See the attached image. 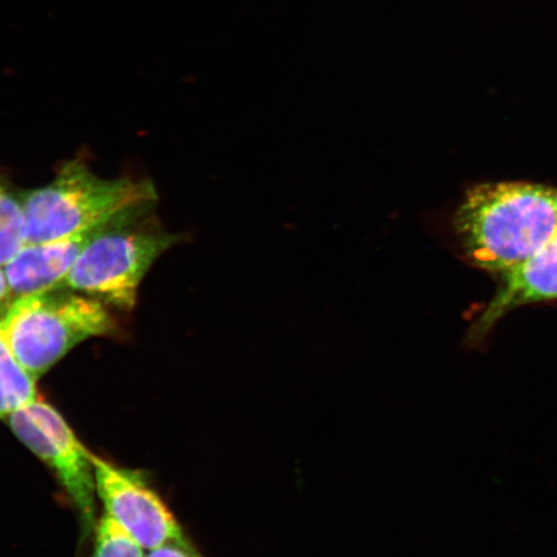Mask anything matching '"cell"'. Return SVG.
<instances>
[{
  "label": "cell",
  "instance_id": "cell-1",
  "mask_svg": "<svg viewBox=\"0 0 557 557\" xmlns=\"http://www.w3.org/2000/svg\"><path fill=\"white\" fill-rule=\"evenodd\" d=\"M466 259L503 276L557 236V189L525 181L472 187L455 214Z\"/></svg>",
  "mask_w": 557,
  "mask_h": 557
},
{
  "label": "cell",
  "instance_id": "cell-2",
  "mask_svg": "<svg viewBox=\"0 0 557 557\" xmlns=\"http://www.w3.org/2000/svg\"><path fill=\"white\" fill-rule=\"evenodd\" d=\"M156 199L150 181L104 180L86 164L69 163L50 185L23 200L27 243L58 240L86 232L134 209L150 207Z\"/></svg>",
  "mask_w": 557,
  "mask_h": 557
},
{
  "label": "cell",
  "instance_id": "cell-3",
  "mask_svg": "<svg viewBox=\"0 0 557 557\" xmlns=\"http://www.w3.org/2000/svg\"><path fill=\"white\" fill-rule=\"evenodd\" d=\"M4 319L13 352L37 380L75 346L115 331L99 299L61 288L18 297Z\"/></svg>",
  "mask_w": 557,
  "mask_h": 557
},
{
  "label": "cell",
  "instance_id": "cell-4",
  "mask_svg": "<svg viewBox=\"0 0 557 557\" xmlns=\"http://www.w3.org/2000/svg\"><path fill=\"white\" fill-rule=\"evenodd\" d=\"M148 207L134 209L97 233L82 250L60 288L117 309L135 308L137 292L152 263L177 242L162 230L137 227Z\"/></svg>",
  "mask_w": 557,
  "mask_h": 557
},
{
  "label": "cell",
  "instance_id": "cell-5",
  "mask_svg": "<svg viewBox=\"0 0 557 557\" xmlns=\"http://www.w3.org/2000/svg\"><path fill=\"white\" fill-rule=\"evenodd\" d=\"M10 428L54 475L82 519L88 534L96 527V478L90 453L59 410L38 399L9 417Z\"/></svg>",
  "mask_w": 557,
  "mask_h": 557
},
{
  "label": "cell",
  "instance_id": "cell-6",
  "mask_svg": "<svg viewBox=\"0 0 557 557\" xmlns=\"http://www.w3.org/2000/svg\"><path fill=\"white\" fill-rule=\"evenodd\" d=\"M97 497L104 513L123 527L146 552L164 545L193 547L162 498L137 473L94 455Z\"/></svg>",
  "mask_w": 557,
  "mask_h": 557
},
{
  "label": "cell",
  "instance_id": "cell-7",
  "mask_svg": "<svg viewBox=\"0 0 557 557\" xmlns=\"http://www.w3.org/2000/svg\"><path fill=\"white\" fill-rule=\"evenodd\" d=\"M556 299L557 236L520 267L499 276L496 295L471 325L466 344L471 347L483 344L500 320L522 306Z\"/></svg>",
  "mask_w": 557,
  "mask_h": 557
},
{
  "label": "cell",
  "instance_id": "cell-8",
  "mask_svg": "<svg viewBox=\"0 0 557 557\" xmlns=\"http://www.w3.org/2000/svg\"><path fill=\"white\" fill-rule=\"evenodd\" d=\"M110 222L66 238L27 243L4 267L12 295L18 298L60 288L88 242Z\"/></svg>",
  "mask_w": 557,
  "mask_h": 557
},
{
  "label": "cell",
  "instance_id": "cell-9",
  "mask_svg": "<svg viewBox=\"0 0 557 557\" xmlns=\"http://www.w3.org/2000/svg\"><path fill=\"white\" fill-rule=\"evenodd\" d=\"M37 381L13 352L3 317L0 319V418H9L37 401Z\"/></svg>",
  "mask_w": 557,
  "mask_h": 557
},
{
  "label": "cell",
  "instance_id": "cell-10",
  "mask_svg": "<svg viewBox=\"0 0 557 557\" xmlns=\"http://www.w3.org/2000/svg\"><path fill=\"white\" fill-rule=\"evenodd\" d=\"M26 243L24 203L13 197L0 178V267L4 268Z\"/></svg>",
  "mask_w": 557,
  "mask_h": 557
},
{
  "label": "cell",
  "instance_id": "cell-11",
  "mask_svg": "<svg viewBox=\"0 0 557 557\" xmlns=\"http://www.w3.org/2000/svg\"><path fill=\"white\" fill-rule=\"evenodd\" d=\"M146 553L148 552L108 513L97 521L92 557H146Z\"/></svg>",
  "mask_w": 557,
  "mask_h": 557
},
{
  "label": "cell",
  "instance_id": "cell-12",
  "mask_svg": "<svg viewBox=\"0 0 557 557\" xmlns=\"http://www.w3.org/2000/svg\"><path fill=\"white\" fill-rule=\"evenodd\" d=\"M146 557H201L197 549L180 545H164L149 549Z\"/></svg>",
  "mask_w": 557,
  "mask_h": 557
},
{
  "label": "cell",
  "instance_id": "cell-13",
  "mask_svg": "<svg viewBox=\"0 0 557 557\" xmlns=\"http://www.w3.org/2000/svg\"><path fill=\"white\" fill-rule=\"evenodd\" d=\"M10 296H12L10 284L7 281L4 268L0 267V302L5 301Z\"/></svg>",
  "mask_w": 557,
  "mask_h": 557
}]
</instances>
